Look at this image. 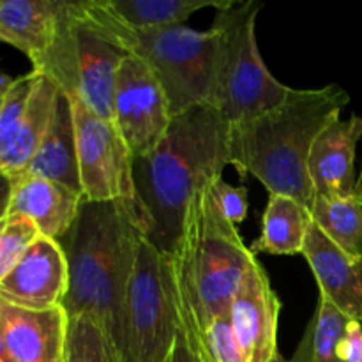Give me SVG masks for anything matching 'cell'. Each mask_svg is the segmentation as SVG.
<instances>
[{
	"label": "cell",
	"instance_id": "obj_4",
	"mask_svg": "<svg viewBox=\"0 0 362 362\" xmlns=\"http://www.w3.org/2000/svg\"><path fill=\"white\" fill-rule=\"evenodd\" d=\"M255 258L237 226L218 209L211 186L198 191L187 211L179 255L173 258L180 318L191 345L200 343L212 318L230 313Z\"/></svg>",
	"mask_w": 362,
	"mask_h": 362
},
{
	"label": "cell",
	"instance_id": "obj_27",
	"mask_svg": "<svg viewBox=\"0 0 362 362\" xmlns=\"http://www.w3.org/2000/svg\"><path fill=\"white\" fill-rule=\"evenodd\" d=\"M211 193L218 209L232 225L239 226L246 219L247 209H250L246 187H233L228 182H225L223 177H219L211 184Z\"/></svg>",
	"mask_w": 362,
	"mask_h": 362
},
{
	"label": "cell",
	"instance_id": "obj_1",
	"mask_svg": "<svg viewBox=\"0 0 362 362\" xmlns=\"http://www.w3.org/2000/svg\"><path fill=\"white\" fill-rule=\"evenodd\" d=\"M230 165V124L212 106L173 117L154 152L133 163L134 197L145 239L170 258L179 255L189 205Z\"/></svg>",
	"mask_w": 362,
	"mask_h": 362
},
{
	"label": "cell",
	"instance_id": "obj_37",
	"mask_svg": "<svg viewBox=\"0 0 362 362\" xmlns=\"http://www.w3.org/2000/svg\"><path fill=\"white\" fill-rule=\"evenodd\" d=\"M0 362H2V361H0Z\"/></svg>",
	"mask_w": 362,
	"mask_h": 362
},
{
	"label": "cell",
	"instance_id": "obj_8",
	"mask_svg": "<svg viewBox=\"0 0 362 362\" xmlns=\"http://www.w3.org/2000/svg\"><path fill=\"white\" fill-rule=\"evenodd\" d=\"M180 327L173 258L144 237L126 296L119 362H168Z\"/></svg>",
	"mask_w": 362,
	"mask_h": 362
},
{
	"label": "cell",
	"instance_id": "obj_20",
	"mask_svg": "<svg viewBox=\"0 0 362 362\" xmlns=\"http://www.w3.org/2000/svg\"><path fill=\"white\" fill-rule=\"evenodd\" d=\"M113 14L134 30H158L184 25L193 13L221 9L230 0H105Z\"/></svg>",
	"mask_w": 362,
	"mask_h": 362
},
{
	"label": "cell",
	"instance_id": "obj_17",
	"mask_svg": "<svg viewBox=\"0 0 362 362\" xmlns=\"http://www.w3.org/2000/svg\"><path fill=\"white\" fill-rule=\"evenodd\" d=\"M59 0H0V41L37 62L57 34L62 13Z\"/></svg>",
	"mask_w": 362,
	"mask_h": 362
},
{
	"label": "cell",
	"instance_id": "obj_19",
	"mask_svg": "<svg viewBox=\"0 0 362 362\" xmlns=\"http://www.w3.org/2000/svg\"><path fill=\"white\" fill-rule=\"evenodd\" d=\"M311 223V211L299 200L285 194H269L267 207L262 216L260 237L250 250L253 255H303Z\"/></svg>",
	"mask_w": 362,
	"mask_h": 362
},
{
	"label": "cell",
	"instance_id": "obj_24",
	"mask_svg": "<svg viewBox=\"0 0 362 362\" xmlns=\"http://www.w3.org/2000/svg\"><path fill=\"white\" fill-rule=\"evenodd\" d=\"M35 80H37V73L34 71L14 78L9 92L0 103V165L23 126Z\"/></svg>",
	"mask_w": 362,
	"mask_h": 362
},
{
	"label": "cell",
	"instance_id": "obj_33",
	"mask_svg": "<svg viewBox=\"0 0 362 362\" xmlns=\"http://www.w3.org/2000/svg\"><path fill=\"white\" fill-rule=\"evenodd\" d=\"M0 361L9 362V357L6 354V346H4V338H2V329H0Z\"/></svg>",
	"mask_w": 362,
	"mask_h": 362
},
{
	"label": "cell",
	"instance_id": "obj_28",
	"mask_svg": "<svg viewBox=\"0 0 362 362\" xmlns=\"http://www.w3.org/2000/svg\"><path fill=\"white\" fill-rule=\"evenodd\" d=\"M343 361L362 362V324L350 320L343 343Z\"/></svg>",
	"mask_w": 362,
	"mask_h": 362
},
{
	"label": "cell",
	"instance_id": "obj_22",
	"mask_svg": "<svg viewBox=\"0 0 362 362\" xmlns=\"http://www.w3.org/2000/svg\"><path fill=\"white\" fill-rule=\"evenodd\" d=\"M64 362H119V357L90 317H71Z\"/></svg>",
	"mask_w": 362,
	"mask_h": 362
},
{
	"label": "cell",
	"instance_id": "obj_25",
	"mask_svg": "<svg viewBox=\"0 0 362 362\" xmlns=\"http://www.w3.org/2000/svg\"><path fill=\"white\" fill-rule=\"evenodd\" d=\"M39 237L41 233L30 219L6 211L0 218V281L13 271Z\"/></svg>",
	"mask_w": 362,
	"mask_h": 362
},
{
	"label": "cell",
	"instance_id": "obj_31",
	"mask_svg": "<svg viewBox=\"0 0 362 362\" xmlns=\"http://www.w3.org/2000/svg\"><path fill=\"white\" fill-rule=\"evenodd\" d=\"M11 197V179L0 173V207H6L9 204Z\"/></svg>",
	"mask_w": 362,
	"mask_h": 362
},
{
	"label": "cell",
	"instance_id": "obj_26",
	"mask_svg": "<svg viewBox=\"0 0 362 362\" xmlns=\"http://www.w3.org/2000/svg\"><path fill=\"white\" fill-rule=\"evenodd\" d=\"M193 352L194 356L207 362H246L237 345L230 313L219 315L209 322L202 332L200 343L193 346Z\"/></svg>",
	"mask_w": 362,
	"mask_h": 362
},
{
	"label": "cell",
	"instance_id": "obj_12",
	"mask_svg": "<svg viewBox=\"0 0 362 362\" xmlns=\"http://www.w3.org/2000/svg\"><path fill=\"white\" fill-rule=\"evenodd\" d=\"M69 274L59 240L39 237L13 271L0 281V299L25 310L62 306Z\"/></svg>",
	"mask_w": 362,
	"mask_h": 362
},
{
	"label": "cell",
	"instance_id": "obj_6",
	"mask_svg": "<svg viewBox=\"0 0 362 362\" xmlns=\"http://www.w3.org/2000/svg\"><path fill=\"white\" fill-rule=\"evenodd\" d=\"M262 7L260 0H230L211 25L219 37L211 106L230 126L278 108L293 92L272 76L258 52L255 27Z\"/></svg>",
	"mask_w": 362,
	"mask_h": 362
},
{
	"label": "cell",
	"instance_id": "obj_34",
	"mask_svg": "<svg viewBox=\"0 0 362 362\" xmlns=\"http://www.w3.org/2000/svg\"><path fill=\"white\" fill-rule=\"evenodd\" d=\"M356 198H357V200L361 202V205H362V170H361V173H359V179H357V186H356Z\"/></svg>",
	"mask_w": 362,
	"mask_h": 362
},
{
	"label": "cell",
	"instance_id": "obj_2",
	"mask_svg": "<svg viewBox=\"0 0 362 362\" xmlns=\"http://www.w3.org/2000/svg\"><path fill=\"white\" fill-rule=\"evenodd\" d=\"M145 225L129 202H81L76 219L59 240L69 285L62 308L71 317H90L119 357L124 308Z\"/></svg>",
	"mask_w": 362,
	"mask_h": 362
},
{
	"label": "cell",
	"instance_id": "obj_10",
	"mask_svg": "<svg viewBox=\"0 0 362 362\" xmlns=\"http://www.w3.org/2000/svg\"><path fill=\"white\" fill-rule=\"evenodd\" d=\"M172 119L165 92L152 71L138 57L127 55L117 71L112 122L133 163L158 148Z\"/></svg>",
	"mask_w": 362,
	"mask_h": 362
},
{
	"label": "cell",
	"instance_id": "obj_14",
	"mask_svg": "<svg viewBox=\"0 0 362 362\" xmlns=\"http://www.w3.org/2000/svg\"><path fill=\"white\" fill-rule=\"evenodd\" d=\"M362 138V117L338 119L325 127L311 147L308 173L315 198L356 197V151Z\"/></svg>",
	"mask_w": 362,
	"mask_h": 362
},
{
	"label": "cell",
	"instance_id": "obj_7",
	"mask_svg": "<svg viewBox=\"0 0 362 362\" xmlns=\"http://www.w3.org/2000/svg\"><path fill=\"white\" fill-rule=\"evenodd\" d=\"M126 57L88 14L83 0L64 2L55 37L32 71L67 98L80 99L94 115L112 120L117 71Z\"/></svg>",
	"mask_w": 362,
	"mask_h": 362
},
{
	"label": "cell",
	"instance_id": "obj_29",
	"mask_svg": "<svg viewBox=\"0 0 362 362\" xmlns=\"http://www.w3.org/2000/svg\"><path fill=\"white\" fill-rule=\"evenodd\" d=\"M313 331H315V317H311V320L308 322L303 338H300L299 345H297L296 352L292 354V357H283L281 354H279V356L272 362H315L313 361Z\"/></svg>",
	"mask_w": 362,
	"mask_h": 362
},
{
	"label": "cell",
	"instance_id": "obj_15",
	"mask_svg": "<svg viewBox=\"0 0 362 362\" xmlns=\"http://www.w3.org/2000/svg\"><path fill=\"white\" fill-rule=\"evenodd\" d=\"M303 257L317 278L320 297L349 320L362 324V260L339 250L315 223L308 232Z\"/></svg>",
	"mask_w": 362,
	"mask_h": 362
},
{
	"label": "cell",
	"instance_id": "obj_5",
	"mask_svg": "<svg viewBox=\"0 0 362 362\" xmlns=\"http://www.w3.org/2000/svg\"><path fill=\"white\" fill-rule=\"evenodd\" d=\"M95 23L127 53L152 71L168 101L172 117L197 106H211L214 88L218 30L179 25L158 30H134L110 11L105 0H83Z\"/></svg>",
	"mask_w": 362,
	"mask_h": 362
},
{
	"label": "cell",
	"instance_id": "obj_16",
	"mask_svg": "<svg viewBox=\"0 0 362 362\" xmlns=\"http://www.w3.org/2000/svg\"><path fill=\"white\" fill-rule=\"evenodd\" d=\"M83 197L55 180L20 175L11 180L7 212L21 214L37 226L39 233L60 240L76 219Z\"/></svg>",
	"mask_w": 362,
	"mask_h": 362
},
{
	"label": "cell",
	"instance_id": "obj_13",
	"mask_svg": "<svg viewBox=\"0 0 362 362\" xmlns=\"http://www.w3.org/2000/svg\"><path fill=\"white\" fill-rule=\"evenodd\" d=\"M67 324L62 306L35 311L0 299V329L9 362H64Z\"/></svg>",
	"mask_w": 362,
	"mask_h": 362
},
{
	"label": "cell",
	"instance_id": "obj_11",
	"mask_svg": "<svg viewBox=\"0 0 362 362\" xmlns=\"http://www.w3.org/2000/svg\"><path fill=\"white\" fill-rule=\"evenodd\" d=\"M278 293L264 265L255 258L230 304V322L246 362H272L279 356Z\"/></svg>",
	"mask_w": 362,
	"mask_h": 362
},
{
	"label": "cell",
	"instance_id": "obj_32",
	"mask_svg": "<svg viewBox=\"0 0 362 362\" xmlns=\"http://www.w3.org/2000/svg\"><path fill=\"white\" fill-rule=\"evenodd\" d=\"M14 78H11L9 74H4L0 73V103L4 101V98H6V94L9 92L11 85H13Z\"/></svg>",
	"mask_w": 362,
	"mask_h": 362
},
{
	"label": "cell",
	"instance_id": "obj_21",
	"mask_svg": "<svg viewBox=\"0 0 362 362\" xmlns=\"http://www.w3.org/2000/svg\"><path fill=\"white\" fill-rule=\"evenodd\" d=\"M315 225L349 257L362 260V205L352 198H315L311 205Z\"/></svg>",
	"mask_w": 362,
	"mask_h": 362
},
{
	"label": "cell",
	"instance_id": "obj_30",
	"mask_svg": "<svg viewBox=\"0 0 362 362\" xmlns=\"http://www.w3.org/2000/svg\"><path fill=\"white\" fill-rule=\"evenodd\" d=\"M168 362H197L193 346H191L189 338H187L184 327H180L179 334H177L175 346H173L172 357H170Z\"/></svg>",
	"mask_w": 362,
	"mask_h": 362
},
{
	"label": "cell",
	"instance_id": "obj_35",
	"mask_svg": "<svg viewBox=\"0 0 362 362\" xmlns=\"http://www.w3.org/2000/svg\"><path fill=\"white\" fill-rule=\"evenodd\" d=\"M6 211H7V205H6V207H0V218H2V216L6 214Z\"/></svg>",
	"mask_w": 362,
	"mask_h": 362
},
{
	"label": "cell",
	"instance_id": "obj_9",
	"mask_svg": "<svg viewBox=\"0 0 362 362\" xmlns=\"http://www.w3.org/2000/svg\"><path fill=\"white\" fill-rule=\"evenodd\" d=\"M76 127L78 166L85 202L136 204L133 158L112 120L94 115L80 99L69 98Z\"/></svg>",
	"mask_w": 362,
	"mask_h": 362
},
{
	"label": "cell",
	"instance_id": "obj_3",
	"mask_svg": "<svg viewBox=\"0 0 362 362\" xmlns=\"http://www.w3.org/2000/svg\"><path fill=\"white\" fill-rule=\"evenodd\" d=\"M350 101L345 88H293L278 108L230 126V165L240 179L253 175L269 194H285L311 209L315 191L308 159L318 134L341 119Z\"/></svg>",
	"mask_w": 362,
	"mask_h": 362
},
{
	"label": "cell",
	"instance_id": "obj_18",
	"mask_svg": "<svg viewBox=\"0 0 362 362\" xmlns=\"http://www.w3.org/2000/svg\"><path fill=\"white\" fill-rule=\"evenodd\" d=\"M21 175L42 177L64 184L81 194L80 166H78L76 127L73 106L67 95L60 92L52 124L39 145L37 152ZM83 197V194H81Z\"/></svg>",
	"mask_w": 362,
	"mask_h": 362
},
{
	"label": "cell",
	"instance_id": "obj_23",
	"mask_svg": "<svg viewBox=\"0 0 362 362\" xmlns=\"http://www.w3.org/2000/svg\"><path fill=\"white\" fill-rule=\"evenodd\" d=\"M313 331V361L315 362H345L343 343H345L349 318L327 299L320 297L315 311Z\"/></svg>",
	"mask_w": 362,
	"mask_h": 362
},
{
	"label": "cell",
	"instance_id": "obj_36",
	"mask_svg": "<svg viewBox=\"0 0 362 362\" xmlns=\"http://www.w3.org/2000/svg\"><path fill=\"white\" fill-rule=\"evenodd\" d=\"M197 357V356H194ZM197 362H207V361H204V359H200V357H197Z\"/></svg>",
	"mask_w": 362,
	"mask_h": 362
}]
</instances>
